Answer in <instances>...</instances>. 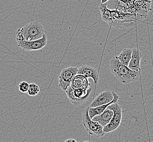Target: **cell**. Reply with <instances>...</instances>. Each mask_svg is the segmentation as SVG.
<instances>
[{
  "mask_svg": "<svg viewBox=\"0 0 153 142\" xmlns=\"http://www.w3.org/2000/svg\"><path fill=\"white\" fill-rule=\"evenodd\" d=\"M76 142V141L75 139H73V138H71V139H68L67 140L65 141V142Z\"/></svg>",
  "mask_w": 153,
  "mask_h": 142,
  "instance_id": "19",
  "label": "cell"
},
{
  "mask_svg": "<svg viewBox=\"0 0 153 142\" xmlns=\"http://www.w3.org/2000/svg\"><path fill=\"white\" fill-rule=\"evenodd\" d=\"M107 108L113 111V114L109 123L103 127L105 133H110L117 130L121 124L122 119V108L117 102L111 104Z\"/></svg>",
  "mask_w": 153,
  "mask_h": 142,
  "instance_id": "6",
  "label": "cell"
},
{
  "mask_svg": "<svg viewBox=\"0 0 153 142\" xmlns=\"http://www.w3.org/2000/svg\"><path fill=\"white\" fill-rule=\"evenodd\" d=\"M109 0H101V3H105L107 2Z\"/></svg>",
  "mask_w": 153,
  "mask_h": 142,
  "instance_id": "20",
  "label": "cell"
},
{
  "mask_svg": "<svg viewBox=\"0 0 153 142\" xmlns=\"http://www.w3.org/2000/svg\"><path fill=\"white\" fill-rule=\"evenodd\" d=\"M77 74H82L87 78H91L95 84H97L99 77L98 71L97 68L87 65H83L78 68Z\"/></svg>",
  "mask_w": 153,
  "mask_h": 142,
  "instance_id": "13",
  "label": "cell"
},
{
  "mask_svg": "<svg viewBox=\"0 0 153 142\" xmlns=\"http://www.w3.org/2000/svg\"><path fill=\"white\" fill-rule=\"evenodd\" d=\"M88 108H86L83 112L82 123L83 126L89 134L96 137H102L104 136L103 127L97 121L93 120L88 114Z\"/></svg>",
  "mask_w": 153,
  "mask_h": 142,
  "instance_id": "5",
  "label": "cell"
},
{
  "mask_svg": "<svg viewBox=\"0 0 153 142\" xmlns=\"http://www.w3.org/2000/svg\"><path fill=\"white\" fill-rule=\"evenodd\" d=\"M113 99V91L105 90L96 97L89 107H96L111 102Z\"/></svg>",
  "mask_w": 153,
  "mask_h": 142,
  "instance_id": "11",
  "label": "cell"
},
{
  "mask_svg": "<svg viewBox=\"0 0 153 142\" xmlns=\"http://www.w3.org/2000/svg\"><path fill=\"white\" fill-rule=\"evenodd\" d=\"M71 86L74 90H87L91 86L88 78L82 74H77L71 80Z\"/></svg>",
  "mask_w": 153,
  "mask_h": 142,
  "instance_id": "10",
  "label": "cell"
},
{
  "mask_svg": "<svg viewBox=\"0 0 153 142\" xmlns=\"http://www.w3.org/2000/svg\"><path fill=\"white\" fill-rule=\"evenodd\" d=\"M45 34L42 24L37 22H31L19 28L16 32V38L25 40H37L43 37Z\"/></svg>",
  "mask_w": 153,
  "mask_h": 142,
  "instance_id": "4",
  "label": "cell"
},
{
  "mask_svg": "<svg viewBox=\"0 0 153 142\" xmlns=\"http://www.w3.org/2000/svg\"><path fill=\"white\" fill-rule=\"evenodd\" d=\"M40 91V87L36 84L32 83L29 84V87L28 89V95L31 96H37Z\"/></svg>",
  "mask_w": 153,
  "mask_h": 142,
  "instance_id": "17",
  "label": "cell"
},
{
  "mask_svg": "<svg viewBox=\"0 0 153 142\" xmlns=\"http://www.w3.org/2000/svg\"><path fill=\"white\" fill-rule=\"evenodd\" d=\"M132 52V49L131 48L124 49L119 56H117V57L123 65L128 66L131 58Z\"/></svg>",
  "mask_w": 153,
  "mask_h": 142,
  "instance_id": "16",
  "label": "cell"
},
{
  "mask_svg": "<svg viewBox=\"0 0 153 142\" xmlns=\"http://www.w3.org/2000/svg\"><path fill=\"white\" fill-rule=\"evenodd\" d=\"M151 4L144 0H117L115 9L147 18L148 13L152 10Z\"/></svg>",
  "mask_w": 153,
  "mask_h": 142,
  "instance_id": "3",
  "label": "cell"
},
{
  "mask_svg": "<svg viewBox=\"0 0 153 142\" xmlns=\"http://www.w3.org/2000/svg\"><path fill=\"white\" fill-rule=\"evenodd\" d=\"M143 56L142 53L138 48L132 49L131 58L128 65V67L132 71H141V59Z\"/></svg>",
  "mask_w": 153,
  "mask_h": 142,
  "instance_id": "12",
  "label": "cell"
},
{
  "mask_svg": "<svg viewBox=\"0 0 153 142\" xmlns=\"http://www.w3.org/2000/svg\"><path fill=\"white\" fill-rule=\"evenodd\" d=\"M18 46L25 51H34L42 49L46 46L48 38L46 34H44L43 37L37 40H28L16 38Z\"/></svg>",
  "mask_w": 153,
  "mask_h": 142,
  "instance_id": "8",
  "label": "cell"
},
{
  "mask_svg": "<svg viewBox=\"0 0 153 142\" xmlns=\"http://www.w3.org/2000/svg\"><path fill=\"white\" fill-rule=\"evenodd\" d=\"M78 68L77 67H69L64 68L58 77V86L65 91L67 87L71 86V80L77 74Z\"/></svg>",
  "mask_w": 153,
  "mask_h": 142,
  "instance_id": "9",
  "label": "cell"
},
{
  "mask_svg": "<svg viewBox=\"0 0 153 142\" xmlns=\"http://www.w3.org/2000/svg\"><path fill=\"white\" fill-rule=\"evenodd\" d=\"M99 10L102 19L108 25L117 28L133 27L144 22L146 19L141 16L124 12L116 9H109L107 7V2L101 3Z\"/></svg>",
  "mask_w": 153,
  "mask_h": 142,
  "instance_id": "1",
  "label": "cell"
},
{
  "mask_svg": "<svg viewBox=\"0 0 153 142\" xmlns=\"http://www.w3.org/2000/svg\"><path fill=\"white\" fill-rule=\"evenodd\" d=\"M113 111L108 108H106L100 114L96 115L92 118L93 120L97 121L102 127L109 123L113 116Z\"/></svg>",
  "mask_w": 153,
  "mask_h": 142,
  "instance_id": "15",
  "label": "cell"
},
{
  "mask_svg": "<svg viewBox=\"0 0 153 142\" xmlns=\"http://www.w3.org/2000/svg\"><path fill=\"white\" fill-rule=\"evenodd\" d=\"M29 84H30L25 81H22V82H20L18 85L19 91L22 93H27L29 87Z\"/></svg>",
  "mask_w": 153,
  "mask_h": 142,
  "instance_id": "18",
  "label": "cell"
},
{
  "mask_svg": "<svg viewBox=\"0 0 153 142\" xmlns=\"http://www.w3.org/2000/svg\"><path fill=\"white\" fill-rule=\"evenodd\" d=\"M113 99L112 101L107 104H105L103 105L98 106L96 107H88V114L89 115V117L92 119L96 115L100 114L108 107V105H110L111 104L114 102H118V99H120V97L114 91H113Z\"/></svg>",
  "mask_w": 153,
  "mask_h": 142,
  "instance_id": "14",
  "label": "cell"
},
{
  "mask_svg": "<svg viewBox=\"0 0 153 142\" xmlns=\"http://www.w3.org/2000/svg\"><path fill=\"white\" fill-rule=\"evenodd\" d=\"M110 68L112 74L118 80L124 84H128L137 80L140 76V72L132 71L128 66L123 65L117 58L113 56L110 60Z\"/></svg>",
  "mask_w": 153,
  "mask_h": 142,
  "instance_id": "2",
  "label": "cell"
},
{
  "mask_svg": "<svg viewBox=\"0 0 153 142\" xmlns=\"http://www.w3.org/2000/svg\"><path fill=\"white\" fill-rule=\"evenodd\" d=\"M92 88H89L87 90H74L69 86L65 90V92L69 101L75 107H78L83 104L88 99L92 91Z\"/></svg>",
  "mask_w": 153,
  "mask_h": 142,
  "instance_id": "7",
  "label": "cell"
},
{
  "mask_svg": "<svg viewBox=\"0 0 153 142\" xmlns=\"http://www.w3.org/2000/svg\"><path fill=\"white\" fill-rule=\"evenodd\" d=\"M145 1H146L147 2H149V3H152V0H144Z\"/></svg>",
  "mask_w": 153,
  "mask_h": 142,
  "instance_id": "21",
  "label": "cell"
}]
</instances>
